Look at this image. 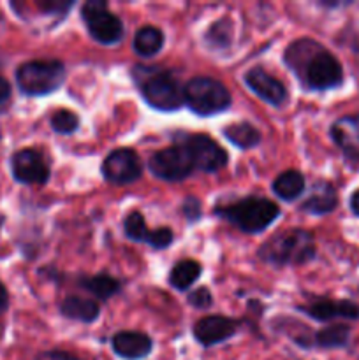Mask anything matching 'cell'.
I'll return each instance as SVG.
<instances>
[{
    "mask_svg": "<svg viewBox=\"0 0 359 360\" xmlns=\"http://www.w3.org/2000/svg\"><path fill=\"white\" fill-rule=\"evenodd\" d=\"M224 137L241 150H250L260 143V132L250 123H232L224 129Z\"/></svg>",
    "mask_w": 359,
    "mask_h": 360,
    "instance_id": "obj_21",
    "label": "cell"
},
{
    "mask_svg": "<svg viewBox=\"0 0 359 360\" xmlns=\"http://www.w3.org/2000/svg\"><path fill=\"white\" fill-rule=\"evenodd\" d=\"M306 315L312 316L319 322H329L334 319H359V306L351 301H331V299H320V301L312 302V304L301 308Z\"/></svg>",
    "mask_w": 359,
    "mask_h": 360,
    "instance_id": "obj_16",
    "label": "cell"
},
{
    "mask_svg": "<svg viewBox=\"0 0 359 360\" xmlns=\"http://www.w3.org/2000/svg\"><path fill=\"white\" fill-rule=\"evenodd\" d=\"M338 206V195L333 185L319 181L313 185L310 195L303 200L301 211L310 214H327Z\"/></svg>",
    "mask_w": 359,
    "mask_h": 360,
    "instance_id": "obj_17",
    "label": "cell"
},
{
    "mask_svg": "<svg viewBox=\"0 0 359 360\" xmlns=\"http://www.w3.org/2000/svg\"><path fill=\"white\" fill-rule=\"evenodd\" d=\"M134 77L141 95L151 108L171 112L185 104L182 83L172 70L136 67Z\"/></svg>",
    "mask_w": 359,
    "mask_h": 360,
    "instance_id": "obj_3",
    "label": "cell"
},
{
    "mask_svg": "<svg viewBox=\"0 0 359 360\" xmlns=\"http://www.w3.org/2000/svg\"><path fill=\"white\" fill-rule=\"evenodd\" d=\"M60 313L70 320L92 323L101 315V308H99V304L94 299L81 297V295H69L60 304Z\"/></svg>",
    "mask_w": 359,
    "mask_h": 360,
    "instance_id": "obj_18",
    "label": "cell"
},
{
    "mask_svg": "<svg viewBox=\"0 0 359 360\" xmlns=\"http://www.w3.org/2000/svg\"><path fill=\"white\" fill-rule=\"evenodd\" d=\"M194 158L196 169L203 172H217L227 165L229 158L224 148L204 134H194L185 141Z\"/></svg>",
    "mask_w": 359,
    "mask_h": 360,
    "instance_id": "obj_10",
    "label": "cell"
},
{
    "mask_svg": "<svg viewBox=\"0 0 359 360\" xmlns=\"http://www.w3.org/2000/svg\"><path fill=\"white\" fill-rule=\"evenodd\" d=\"M123 231H125V236L130 241L136 243H146L148 234H150L144 217L139 211H132V213L127 214L125 220H123Z\"/></svg>",
    "mask_w": 359,
    "mask_h": 360,
    "instance_id": "obj_26",
    "label": "cell"
},
{
    "mask_svg": "<svg viewBox=\"0 0 359 360\" xmlns=\"http://www.w3.org/2000/svg\"><path fill=\"white\" fill-rule=\"evenodd\" d=\"M273 192L278 199L282 200H294L305 192V176L299 171L289 169V171L282 172L273 183Z\"/></svg>",
    "mask_w": 359,
    "mask_h": 360,
    "instance_id": "obj_19",
    "label": "cell"
},
{
    "mask_svg": "<svg viewBox=\"0 0 359 360\" xmlns=\"http://www.w3.org/2000/svg\"><path fill=\"white\" fill-rule=\"evenodd\" d=\"M206 41L211 48L217 49H225L232 41V25L227 18L224 20H218L217 23H213L210 27L206 34Z\"/></svg>",
    "mask_w": 359,
    "mask_h": 360,
    "instance_id": "obj_25",
    "label": "cell"
},
{
    "mask_svg": "<svg viewBox=\"0 0 359 360\" xmlns=\"http://www.w3.org/2000/svg\"><path fill=\"white\" fill-rule=\"evenodd\" d=\"M285 63L310 90L324 91L340 86L344 69L340 62L312 39L292 42L285 51Z\"/></svg>",
    "mask_w": 359,
    "mask_h": 360,
    "instance_id": "obj_1",
    "label": "cell"
},
{
    "mask_svg": "<svg viewBox=\"0 0 359 360\" xmlns=\"http://www.w3.org/2000/svg\"><path fill=\"white\" fill-rule=\"evenodd\" d=\"M80 285H83L90 294H94L95 297L102 299V301H108L113 295H116L122 288V283H120L116 278L109 276V274H95V276L83 278L80 281Z\"/></svg>",
    "mask_w": 359,
    "mask_h": 360,
    "instance_id": "obj_23",
    "label": "cell"
},
{
    "mask_svg": "<svg viewBox=\"0 0 359 360\" xmlns=\"http://www.w3.org/2000/svg\"><path fill=\"white\" fill-rule=\"evenodd\" d=\"M151 174L155 178L162 179V181L176 183L183 181L189 178L194 172L196 165H194V158L190 155V150L187 144H172V146L164 148V150L157 151L151 155L150 162H148Z\"/></svg>",
    "mask_w": 359,
    "mask_h": 360,
    "instance_id": "obj_7",
    "label": "cell"
},
{
    "mask_svg": "<svg viewBox=\"0 0 359 360\" xmlns=\"http://www.w3.org/2000/svg\"><path fill=\"white\" fill-rule=\"evenodd\" d=\"M201 276V264L196 260H180L178 264H175V267L171 269L169 274V281H171L172 287L176 290H187V288L192 287Z\"/></svg>",
    "mask_w": 359,
    "mask_h": 360,
    "instance_id": "obj_22",
    "label": "cell"
},
{
    "mask_svg": "<svg viewBox=\"0 0 359 360\" xmlns=\"http://www.w3.org/2000/svg\"><path fill=\"white\" fill-rule=\"evenodd\" d=\"M84 25L99 44L111 46L122 41L123 23L116 14L108 9L102 0H88L81 9Z\"/></svg>",
    "mask_w": 359,
    "mask_h": 360,
    "instance_id": "obj_8",
    "label": "cell"
},
{
    "mask_svg": "<svg viewBox=\"0 0 359 360\" xmlns=\"http://www.w3.org/2000/svg\"><path fill=\"white\" fill-rule=\"evenodd\" d=\"M182 211L183 214L187 217V220L189 221H196L199 220L201 217V202L197 197H187L185 200H183V206H182Z\"/></svg>",
    "mask_w": 359,
    "mask_h": 360,
    "instance_id": "obj_30",
    "label": "cell"
},
{
    "mask_svg": "<svg viewBox=\"0 0 359 360\" xmlns=\"http://www.w3.org/2000/svg\"><path fill=\"white\" fill-rule=\"evenodd\" d=\"M7 306H9V295H7L6 287H4V285L0 283V313L6 311Z\"/></svg>",
    "mask_w": 359,
    "mask_h": 360,
    "instance_id": "obj_33",
    "label": "cell"
},
{
    "mask_svg": "<svg viewBox=\"0 0 359 360\" xmlns=\"http://www.w3.org/2000/svg\"><path fill=\"white\" fill-rule=\"evenodd\" d=\"M11 171L14 179L23 185H44L49 179V167L39 151L20 150L11 158Z\"/></svg>",
    "mask_w": 359,
    "mask_h": 360,
    "instance_id": "obj_11",
    "label": "cell"
},
{
    "mask_svg": "<svg viewBox=\"0 0 359 360\" xmlns=\"http://www.w3.org/2000/svg\"><path fill=\"white\" fill-rule=\"evenodd\" d=\"M217 214L248 234H259L270 227L278 217L280 207L277 202L264 197H245L236 202L217 207Z\"/></svg>",
    "mask_w": 359,
    "mask_h": 360,
    "instance_id": "obj_4",
    "label": "cell"
},
{
    "mask_svg": "<svg viewBox=\"0 0 359 360\" xmlns=\"http://www.w3.org/2000/svg\"><path fill=\"white\" fill-rule=\"evenodd\" d=\"M65 79V65L60 60H32L16 70V83L25 95L41 97L53 94Z\"/></svg>",
    "mask_w": 359,
    "mask_h": 360,
    "instance_id": "obj_5",
    "label": "cell"
},
{
    "mask_svg": "<svg viewBox=\"0 0 359 360\" xmlns=\"http://www.w3.org/2000/svg\"><path fill=\"white\" fill-rule=\"evenodd\" d=\"M348 336H351L348 326L336 323V326H329L319 330L315 334V343L322 348H340L348 343Z\"/></svg>",
    "mask_w": 359,
    "mask_h": 360,
    "instance_id": "obj_24",
    "label": "cell"
},
{
    "mask_svg": "<svg viewBox=\"0 0 359 360\" xmlns=\"http://www.w3.org/2000/svg\"><path fill=\"white\" fill-rule=\"evenodd\" d=\"M35 360H83L73 354H67V352L60 350H51V352H42V354L37 355Z\"/></svg>",
    "mask_w": 359,
    "mask_h": 360,
    "instance_id": "obj_31",
    "label": "cell"
},
{
    "mask_svg": "<svg viewBox=\"0 0 359 360\" xmlns=\"http://www.w3.org/2000/svg\"><path fill=\"white\" fill-rule=\"evenodd\" d=\"M164 48V34L157 27H143L134 35V51L143 58L157 55Z\"/></svg>",
    "mask_w": 359,
    "mask_h": 360,
    "instance_id": "obj_20",
    "label": "cell"
},
{
    "mask_svg": "<svg viewBox=\"0 0 359 360\" xmlns=\"http://www.w3.org/2000/svg\"><path fill=\"white\" fill-rule=\"evenodd\" d=\"M187 108L199 116H213L231 105V94L220 81L199 76L190 79L183 88Z\"/></svg>",
    "mask_w": 359,
    "mask_h": 360,
    "instance_id": "obj_6",
    "label": "cell"
},
{
    "mask_svg": "<svg viewBox=\"0 0 359 360\" xmlns=\"http://www.w3.org/2000/svg\"><path fill=\"white\" fill-rule=\"evenodd\" d=\"M245 83L257 97L263 98L267 104L275 105V108H280L287 102L289 91L284 86V83L260 67H253L252 70L245 74Z\"/></svg>",
    "mask_w": 359,
    "mask_h": 360,
    "instance_id": "obj_12",
    "label": "cell"
},
{
    "mask_svg": "<svg viewBox=\"0 0 359 360\" xmlns=\"http://www.w3.org/2000/svg\"><path fill=\"white\" fill-rule=\"evenodd\" d=\"M315 257V241L303 229H289L271 236L259 248V259L271 266H301Z\"/></svg>",
    "mask_w": 359,
    "mask_h": 360,
    "instance_id": "obj_2",
    "label": "cell"
},
{
    "mask_svg": "<svg viewBox=\"0 0 359 360\" xmlns=\"http://www.w3.org/2000/svg\"><path fill=\"white\" fill-rule=\"evenodd\" d=\"M172 239H175V234H172L171 229L160 227V229H155V231H150L146 243L151 246V248L164 250L168 248V246H171Z\"/></svg>",
    "mask_w": 359,
    "mask_h": 360,
    "instance_id": "obj_28",
    "label": "cell"
},
{
    "mask_svg": "<svg viewBox=\"0 0 359 360\" xmlns=\"http://www.w3.org/2000/svg\"><path fill=\"white\" fill-rule=\"evenodd\" d=\"M189 304H192L197 309H208L213 304V297H211V292L208 288L201 287L197 290H194L189 295Z\"/></svg>",
    "mask_w": 359,
    "mask_h": 360,
    "instance_id": "obj_29",
    "label": "cell"
},
{
    "mask_svg": "<svg viewBox=\"0 0 359 360\" xmlns=\"http://www.w3.org/2000/svg\"><path fill=\"white\" fill-rule=\"evenodd\" d=\"M111 347L118 357L127 360H139L150 355L153 341L150 336L137 330H122L111 340Z\"/></svg>",
    "mask_w": 359,
    "mask_h": 360,
    "instance_id": "obj_14",
    "label": "cell"
},
{
    "mask_svg": "<svg viewBox=\"0 0 359 360\" xmlns=\"http://www.w3.org/2000/svg\"><path fill=\"white\" fill-rule=\"evenodd\" d=\"M77 127H80V118L76 112L69 111V109H60L51 116V129L56 134L67 136V134L76 132Z\"/></svg>",
    "mask_w": 359,
    "mask_h": 360,
    "instance_id": "obj_27",
    "label": "cell"
},
{
    "mask_svg": "<svg viewBox=\"0 0 359 360\" xmlns=\"http://www.w3.org/2000/svg\"><path fill=\"white\" fill-rule=\"evenodd\" d=\"M11 101V84L7 83V79H4L0 76V111L6 109V105L9 104Z\"/></svg>",
    "mask_w": 359,
    "mask_h": 360,
    "instance_id": "obj_32",
    "label": "cell"
},
{
    "mask_svg": "<svg viewBox=\"0 0 359 360\" xmlns=\"http://www.w3.org/2000/svg\"><path fill=\"white\" fill-rule=\"evenodd\" d=\"M239 322L234 319L222 315H210L201 319L194 326V338L199 341L203 347H213V345L227 341L232 334L238 330Z\"/></svg>",
    "mask_w": 359,
    "mask_h": 360,
    "instance_id": "obj_13",
    "label": "cell"
},
{
    "mask_svg": "<svg viewBox=\"0 0 359 360\" xmlns=\"http://www.w3.org/2000/svg\"><path fill=\"white\" fill-rule=\"evenodd\" d=\"M331 139L348 158L359 160V115L338 118L331 125Z\"/></svg>",
    "mask_w": 359,
    "mask_h": 360,
    "instance_id": "obj_15",
    "label": "cell"
},
{
    "mask_svg": "<svg viewBox=\"0 0 359 360\" xmlns=\"http://www.w3.org/2000/svg\"><path fill=\"white\" fill-rule=\"evenodd\" d=\"M351 210L355 217H359V190H355L351 197Z\"/></svg>",
    "mask_w": 359,
    "mask_h": 360,
    "instance_id": "obj_34",
    "label": "cell"
},
{
    "mask_svg": "<svg viewBox=\"0 0 359 360\" xmlns=\"http://www.w3.org/2000/svg\"><path fill=\"white\" fill-rule=\"evenodd\" d=\"M141 172L143 165L139 157L129 148H118L111 151L102 162V176L113 185H130L141 178Z\"/></svg>",
    "mask_w": 359,
    "mask_h": 360,
    "instance_id": "obj_9",
    "label": "cell"
}]
</instances>
